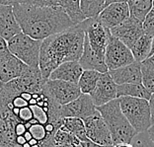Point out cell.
I'll return each mask as SVG.
<instances>
[{"label":"cell","instance_id":"cell-1","mask_svg":"<svg viewBox=\"0 0 154 147\" xmlns=\"http://www.w3.org/2000/svg\"><path fill=\"white\" fill-rule=\"evenodd\" d=\"M84 38L85 20L42 41L38 67L45 80L50 79L51 73L63 62L79 61L84 50Z\"/></svg>","mask_w":154,"mask_h":147},{"label":"cell","instance_id":"cell-2","mask_svg":"<svg viewBox=\"0 0 154 147\" xmlns=\"http://www.w3.org/2000/svg\"><path fill=\"white\" fill-rule=\"evenodd\" d=\"M13 12L22 32L35 40L44 41L75 25L60 6L38 7L17 3Z\"/></svg>","mask_w":154,"mask_h":147},{"label":"cell","instance_id":"cell-3","mask_svg":"<svg viewBox=\"0 0 154 147\" xmlns=\"http://www.w3.org/2000/svg\"><path fill=\"white\" fill-rule=\"evenodd\" d=\"M96 108L109 127L113 144L131 143L137 132L122 114L118 98Z\"/></svg>","mask_w":154,"mask_h":147},{"label":"cell","instance_id":"cell-4","mask_svg":"<svg viewBox=\"0 0 154 147\" xmlns=\"http://www.w3.org/2000/svg\"><path fill=\"white\" fill-rule=\"evenodd\" d=\"M118 99L122 114L135 131L137 133L147 131L152 125L148 100L134 97H120Z\"/></svg>","mask_w":154,"mask_h":147},{"label":"cell","instance_id":"cell-5","mask_svg":"<svg viewBox=\"0 0 154 147\" xmlns=\"http://www.w3.org/2000/svg\"><path fill=\"white\" fill-rule=\"evenodd\" d=\"M42 41L21 32L7 41L10 52L27 65L38 67Z\"/></svg>","mask_w":154,"mask_h":147},{"label":"cell","instance_id":"cell-6","mask_svg":"<svg viewBox=\"0 0 154 147\" xmlns=\"http://www.w3.org/2000/svg\"><path fill=\"white\" fill-rule=\"evenodd\" d=\"M85 36L94 55L100 61L105 62V52L111 32L104 27L97 18H89L85 20Z\"/></svg>","mask_w":154,"mask_h":147},{"label":"cell","instance_id":"cell-7","mask_svg":"<svg viewBox=\"0 0 154 147\" xmlns=\"http://www.w3.org/2000/svg\"><path fill=\"white\" fill-rule=\"evenodd\" d=\"M43 93L48 99L52 100L59 106H63L72 102L82 94L78 84L63 80L51 79L45 82Z\"/></svg>","mask_w":154,"mask_h":147},{"label":"cell","instance_id":"cell-8","mask_svg":"<svg viewBox=\"0 0 154 147\" xmlns=\"http://www.w3.org/2000/svg\"><path fill=\"white\" fill-rule=\"evenodd\" d=\"M132 62H134V58L131 48L122 43L119 38L111 35L105 52V63L107 65L108 70L110 71L121 68Z\"/></svg>","mask_w":154,"mask_h":147},{"label":"cell","instance_id":"cell-9","mask_svg":"<svg viewBox=\"0 0 154 147\" xmlns=\"http://www.w3.org/2000/svg\"><path fill=\"white\" fill-rule=\"evenodd\" d=\"M47 81L48 80H45L42 75L40 67H31L30 71L27 74L7 82L6 84L16 94L20 95L24 92L31 94L41 93Z\"/></svg>","mask_w":154,"mask_h":147},{"label":"cell","instance_id":"cell-10","mask_svg":"<svg viewBox=\"0 0 154 147\" xmlns=\"http://www.w3.org/2000/svg\"><path fill=\"white\" fill-rule=\"evenodd\" d=\"M83 121L85 125L86 135L91 141L100 145L113 144L109 127L99 112L95 115L85 118Z\"/></svg>","mask_w":154,"mask_h":147},{"label":"cell","instance_id":"cell-11","mask_svg":"<svg viewBox=\"0 0 154 147\" xmlns=\"http://www.w3.org/2000/svg\"><path fill=\"white\" fill-rule=\"evenodd\" d=\"M110 32L112 36L119 38L129 48L144 34L142 22L131 15L118 26L110 29Z\"/></svg>","mask_w":154,"mask_h":147},{"label":"cell","instance_id":"cell-12","mask_svg":"<svg viewBox=\"0 0 154 147\" xmlns=\"http://www.w3.org/2000/svg\"><path fill=\"white\" fill-rule=\"evenodd\" d=\"M60 115L62 118H79L84 120L90 115L98 113L92 98L88 94H81L72 102L60 106Z\"/></svg>","mask_w":154,"mask_h":147},{"label":"cell","instance_id":"cell-13","mask_svg":"<svg viewBox=\"0 0 154 147\" xmlns=\"http://www.w3.org/2000/svg\"><path fill=\"white\" fill-rule=\"evenodd\" d=\"M129 16L131 11L128 2H115L105 7L96 18L104 27L110 30L127 20Z\"/></svg>","mask_w":154,"mask_h":147},{"label":"cell","instance_id":"cell-14","mask_svg":"<svg viewBox=\"0 0 154 147\" xmlns=\"http://www.w3.org/2000/svg\"><path fill=\"white\" fill-rule=\"evenodd\" d=\"M117 86L109 71L102 73L95 89L90 94L94 105L96 107H100L117 99Z\"/></svg>","mask_w":154,"mask_h":147},{"label":"cell","instance_id":"cell-15","mask_svg":"<svg viewBox=\"0 0 154 147\" xmlns=\"http://www.w3.org/2000/svg\"><path fill=\"white\" fill-rule=\"evenodd\" d=\"M22 32L13 12V6L0 5V38L8 41Z\"/></svg>","mask_w":154,"mask_h":147},{"label":"cell","instance_id":"cell-16","mask_svg":"<svg viewBox=\"0 0 154 147\" xmlns=\"http://www.w3.org/2000/svg\"><path fill=\"white\" fill-rule=\"evenodd\" d=\"M32 66L27 65L16 57H11L9 59L0 63V82L7 83L12 80L27 74Z\"/></svg>","mask_w":154,"mask_h":147},{"label":"cell","instance_id":"cell-17","mask_svg":"<svg viewBox=\"0 0 154 147\" xmlns=\"http://www.w3.org/2000/svg\"><path fill=\"white\" fill-rule=\"evenodd\" d=\"M112 78L117 85L122 84H140L142 83V76L140 70V63L139 62H132V63L122 66L121 68L110 70Z\"/></svg>","mask_w":154,"mask_h":147},{"label":"cell","instance_id":"cell-18","mask_svg":"<svg viewBox=\"0 0 154 147\" xmlns=\"http://www.w3.org/2000/svg\"><path fill=\"white\" fill-rule=\"evenodd\" d=\"M84 71L79 61H66L58 65L51 73V80H63V81L78 83L79 78Z\"/></svg>","mask_w":154,"mask_h":147},{"label":"cell","instance_id":"cell-19","mask_svg":"<svg viewBox=\"0 0 154 147\" xmlns=\"http://www.w3.org/2000/svg\"><path fill=\"white\" fill-rule=\"evenodd\" d=\"M79 63L81 64L84 70H97L101 73H105L108 70V67L104 61H100L90 48L88 40L85 36L84 38V50L81 57L79 59Z\"/></svg>","mask_w":154,"mask_h":147},{"label":"cell","instance_id":"cell-20","mask_svg":"<svg viewBox=\"0 0 154 147\" xmlns=\"http://www.w3.org/2000/svg\"><path fill=\"white\" fill-rule=\"evenodd\" d=\"M152 37L146 34H143L131 47V54L134 55V61L142 62L143 60L150 57V51H151L152 45Z\"/></svg>","mask_w":154,"mask_h":147},{"label":"cell","instance_id":"cell-21","mask_svg":"<svg viewBox=\"0 0 154 147\" xmlns=\"http://www.w3.org/2000/svg\"><path fill=\"white\" fill-rule=\"evenodd\" d=\"M117 97H134L149 100L151 97V93L142 85V83H129L117 86Z\"/></svg>","mask_w":154,"mask_h":147},{"label":"cell","instance_id":"cell-22","mask_svg":"<svg viewBox=\"0 0 154 147\" xmlns=\"http://www.w3.org/2000/svg\"><path fill=\"white\" fill-rule=\"evenodd\" d=\"M52 147H82L81 141L62 127L57 129L51 139Z\"/></svg>","mask_w":154,"mask_h":147},{"label":"cell","instance_id":"cell-23","mask_svg":"<svg viewBox=\"0 0 154 147\" xmlns=\"http://www.w3.org/2000/svg\"><path fill=\"white\" fill-rule=\"evenodd\" d=\"M57 1L58 5L66 12L75 25L87 19L80 7V0H57Z\"/></svg>","mask_w":154,"mask_h":147},{"label":"cell","instance_id":"cell-24","mask_svg":"<svg viewBox=\"0 0 154 147\" xmlns=\"http://www.w3.org/2000/svg\"><path fill=\"white\" fill-rule=\"evenodd\" d=\"M65 130L69 131L73 135H75L81 142H85L89 140L86 135L85 125L82 118H64L63 125L61 127Z\"/></svg>","mask_w":154,"mask_h":147},{"label":"cell","instance_id":"cell-25","mask_svg":"<svg viewBox=\"0 0 154 147\" xmlns=\"http://www.w3.org/2000/svg\"><path fill=\"white\" fill-rule=\"evenodd\" d=\"M101 75L102 73L97 70H84L80 76L78 83H77L81 90V93L90 95L92 91L95 89Z\"/></svg>","mask_w":154,"mask_h":147},{"label":"cell","instance_id":"cell-26","mask_svg":"<svg viewBox=\"0 0 154 147\" xmlns=\"http://www.w3.org/2000/svg\"><path fill=\"white\" fill-rule=\"evenodd\" d=\"M153 0H128L131 15L143 22L145 16L152 9Z\"/></svg>","mask_w":154,"mask_h":147},{"label":"cell","instance_id":"cell-27","mask_svg":"<svg viewBox=\"0 0 154 147\" xmlns=\"http://www.w3.org/2000/svg\"><path fill=\"white\" fill-rule=\"evenodd\" d=\"M142 85L150 93H154V62L149 57L140 62Z\"/></svg>","mask_w":154,"mask_h":147},{"label":"cell","instance_id":"cell-28","mask_svg":"<svg viewBox=\"0 0 154 147\" xmlns=\"http://www.w3.org/2000/svg\"><path fill=\"white\" fill-rule=\"evenodd\" d=\"M80 7L87 19L96 18L106 7L105 0H80Z\"/></svg>","mask_w":154,"mask_h":147},{"label":"cell","instance_id":"cell-29","mask_svg":"<svg viewBox=\"0 0 154 147\" xmlns=\"http://www.w3.org/2000/svg\"><path fill=\"white\" fill-rule=\"evenodd\" d=\"M131 144L134 147H154V144L147 131L136 133V135L131 141Z\"/></svg>","mask_w":154,"mask_h":147},{"label":"cell","instance_id":"cell-30","mask_svg":"<svg viewBox=\"0 0 154 147\" xmlns=\"http://www.w3.org/2000/svg\"><path fill=\"white\" fill-rule=\"evenodd\" d=\"M142 28L144 34L150 37H154V10L151 9L145 16L142 22Z\"/></svg>","mask_w":154,"mask_h":147},{"label":"cell","instance_id":"cell-31","mask_svg":"<svg viewBox=\"0 0 154 147\" xmlns=\"http://www.w3.org/2000/svg\"><path fill=\"white\" fill-rule=\"evenodd\" d=\"M30 106V105H29ZM30 108L32 109L34 118L36 120L38 121V122L42 124H47L48 121V115L42 107H38V105H33V106H30Z\"/></svg>","mask_w":154,"mask_h":147},{"label":"cell","instance_id":"cell-32","mask_svg":"<svg viewBox=\"0 0 154 147\" xmlns=\"http://www.w3.org/2000/svg\"><path fill=\"white\" fill-rule=\"evenodd\" d=\"M20 3L38 7H55L59 6L57 0H21Z\"/></svg>","mask_w":154,"mask_h":147},{"label":"cell","instance_id":"cell-33","mask_svg":"<svg viewBox=\"0 0 154 147\" xmlns=\"http://www.w3.org/2000/svg\"><path fill=\"white\" fill-rule=\"evenodd\" d=\"M11 57H13V54L9 51L8 45H7V41L0 38V63L9 59Z\"/></svg>","mask_w":154,"mask_h":147},{"label":"cell","instance_id":"cell-34","mask_svg":"<svg viewBox=\"0 0 154 147\" xmlns=\"http://www.w3.org/2000/svg\"><path fill=\"white\" fill-rule=\"evenodd\" d=\"M17 118H18V120L20 121H23V122H27V121H29L31 118H33L34 115H33L32 109L30 108V106L21 108Z\"/></svg>","mask_w":154,"mask_h":147},{"label":"cell","instance_id":"cell-35","mask_svg":"<svg viewBox=\"0 0 154 147\" xmlns=\"http://www.w3.org/2000/svg\"><path fill=\"white\" fill-rule=\"evenodd\" d=\"M9 105L11 107H15V108H19V109H21V108L29 106V102L26 101L25 99H23L20 95H17L13 98L11 103H10Z\"/></svg>","mask_w":154,"mask_h":147},{"label":"cell","instance_id":"cell-36","mask_svg":"<svg viewBox=\"0 0 154 147\" xmlns=\"http://www.w3.org/2000/svg\"><path fill=\"white\" fill-rule=\"evenodd\" d=\"M28 130L27 127H26V124H25V122H23V121H18L16 124L15 125V133L17 136H19V135H24V133Z\"/></svg>","mask_w":154,"mask_h":147},{"label":"cell","instance_id":"cell-37","mask_svg":"<svg viewBox=\"0 0 154 147\" xmlns=\"http://www.w3.org/2000/svg\"><path fill=\"white\" fill-rule=\"evenodd\" d=\"M81 145L82 147H114L115 145L112 144V145H100V144H97V143L91 141L90 139L87 140L85 142H81Z\"/></svg>","mask_w":154,"mask_h":147},{"label":"cell","instance_id":"cell-38","mask_svg":"<svg viewBox=\"0 0 154 147\" xmlns=\"http://www.w3.org/2000/svg\"><path fill=\"white\" fill-rule=\"evenodd\" d=\"M149 107H150V115H151V124H154V93L151 94V97L148 100Z\"/></svg>","mask_w":154,"mask_h":147},{"label":"cell","instance_id":"cell-39","mask_svg":"<svg viewBox=\"0 0 154 147\" xmlns=\"http://www.w3.org/2000/svg\"><path fill=\"white\" fill-rule=\"evenodd\" d=\"M21 0H0V5H11L14 6L17 3H20Z\"/></svg>","mask_w":154,"mask_h":147},{"label":"cell","instance_id":"cell-40","mask_svg":"<svg viewBox=\"0 0 154 147\" xmlns=\"http://www.w3.org/2000/svg\"><path fill=\"white\" fill-rule=\"evenodd\" d=\"M27 142L26 140V138L24 137V135H19V136H17V138H16V143L18 145H21L22 146L23 144H25V143Z\"/></svg>","mask_w":154,"mask_h":147},{"label":"cell","instance_id":"cell-41","mask_svg":"<svg viewBox=\"0 0 154 147\" xmlns=\"http://www.w3.org/2000/svg\"><path fill=\"white\" fill-rule=\"evenodd\" d=\"M20 96L23 98V99H25L26 101H28V102H29V101L32 99V94L31 93H28V92H24V93H21L20 94Z\"/></svg>","mask_w":154,"mask_h":147},{"label":"cell","instance_id":"cell-42","mask_svg":"<svg viewBox=\"0 0 154 147\" xmlns=\"http://www.w3.org/2000/svg\"><path fill=\"white\" fill-rule=\"evenodd\" d=\"M147 132H148V134H149V136H150V138H151V140H152L153 144H154V124L151 125V127H150L148 128Z\"/></svg>","mask_w":154,"mask_h":147},{"label":"cell","instance_id":"cell-43","mask_svg":"<svg viewBox=\"0 0 154 147\" xmlns=\"http://www.w3.org/2000/svg\"><path fill=\"white\" fill-rule=\"evenodd\" d=\"M24 137L26 138V140H27V142H29L31 139L33 138V135H32V133L29 131V130H27L25 133H24Z\"/></svg>","mask_w":154,"mask_h":147},{"label":"cell","instance_id":"cell-44","mask_svg":"<svg viewBox=\"0 0 154 147\" xmlns=\"http://www.w3.org/2000/svg\"><path fill=\"white\" fill-rule=\"evenodd\" d=\"M106 1V6H108L111 3H115V2H128V0H105Z\"/></svg>","mask_w":154,"mask_h":147},{"label":"cell","instance_id":"cell-45","mask_svg":"<svg viewBox=\"0 0 154 147\" xmlns=\"http://www.w3.org/2000/svg\"><path fill=\"white\" fill-rule=\"evenodd\" d=\"M114 147H134L131 143H121V144H116Z\"/></svg>","mask_w":154,"mask_h":147},{"label":"cell","instance_id":"cell-46","mask_svg":"<svg viewBox=\"0 0 154 147\" xmlns=\"http://www.w3.org/2000/svg\"><path fill=\"white\" fill-rule=\"evenodd\" d=\"M38 143H40L38 142L37 139H35V138H32L31 140L29 141V144L31 145V146H33V145H35V144H38Z\"/></svg>","mask_w":154,"mask_h":147},{"label":"cell","instance_id":"cell-47","mask_svg":"<svg viewBox=\"0 0 154 147\" xmlns=\"http://www.w3.org/2000/svg\"><path fill=\"white\" fill-rule=\"evenodd\" d=\"M29 105H30V106H33V105H37V100L34 99V98H32V99L29 101Z\"/></svg>","mask_w":154,"mask_h":147},{"label":"cell","instance_id":"cell-48","mask_svg":"<svg viewBox=\"0 0 154 147\" xmlns=\"http://www.w3.org/2000/svg\"><path fill=\"white\" fill-rule=\"evenodd\" d=\"M154 54V37L152 38V45H151V51H150V57Z\"/></svg>","mask_w":154,"mask_h":147},{"label":"cell","instance_id":"cell-49","mask_svg":"<svg viewBox=\"0 0 154 147\" xmlns=\"http://www.w3.org/2000/svg\"><path fill=\"white\" fill-rule=\"evenodd\" d=\"M149 58H150V59H151V60H152V61L154 62V54H153V55H151V57H150Z\"/></svg>","mask_w":154,"mask_h":147},{"label":"cell","instance_id":"cell-50","mask_svg":"<svg viewBox=\"0 0 154 147\" xmlns=\"http://www.w3.org/2000/svg\"><path fill=\"white\" fill-rule=\"evenodd\" d=\"M152 9L154 10V0H153V2H152Z\"/></svg>","mask_w":154,"mask_h":147},{"label":"cell","instance_id":"cell-51","mask_svg":"<svg viewBox=\"0 0 154 147\" xmlns=\"http://www.w3.org/2000/svg\"><path fill=\"white\" fill-rule=\"evenodd\" d=\"M11 147H23V146H21V145H16V146H11Z\"/></svg>","mask_w":154,"mask_h":147},{"label":"cell","instance_id":"cell-52","mask_svg":"<svg viewBox=\"0 0 154 147\" xmlns=\"http://www.w3.org/2000/svg\"><path fill=\"white\" fill-rule=\"evenodd\" d=\"M0 147H4V146H2V145H0Z\"/></svg>","mask_w":154,"mask_h":147}]
</instances>
